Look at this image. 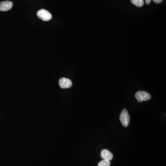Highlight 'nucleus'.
<instances>
[{
	"instance_id": "10",
	"label": "nucleus",
	"mask_w": 166,
	"mask_h": 166,
	"mask_svg": "<svg viewBox=\"0 0 166 166\" xmlns=\"http://www.w3.org/2000/svg\"><path fill=\"white\" fill-rule=\"evenodd\" d=\"M151 0H145V2L146 4L148 5V4H150L151 3Z\"/></svg>"
},
{
	"instance_id": "2",
	"label": "nucleus",
	"mask_w": 166,
	"mask_h": 166,
	"mask_svg": "<svg viewBox=\"0 0 166 166\" xmlns=\"http://www.w3.org/2000/svg\"><path fill=\"white\" fill-rule=\"evenodd\" d=\"M130 117L126 109L122 110L120 116V120L123 126L128 127L130 123Z\"/></svg>"
},
{
	"instance_id": "6",
	"label": "nucleus",
	"mask_w": 166,
	"mask_h": 166,
	"mask_svg": "<svg viewBox=\"0 0 166 166\" xmlns=\"http://www.w3.org/2000/svg\"><path fill=\"white\" fill-rule=\"evenodd\" d=\"M101 155L102 157L105 160H111L113 157V154L107 150H102L101 151Z\"/></svg>"
},
{
	"instance_id": "7",
	"label": "nucleus",
	"mask_w": 166,
	"mask_h": 166,
	"mask_svg": "<svg viewBox=\"0 0 166 166\" xmlns=\"http://www.w3.org/2000/svg\"><path fill=\"white\" fill-rule=\"evenodd\" d=\"M131 2L138 7H142L144 4V0H131Z\"/></svg>"
},
{
	"instance_id": "8",
	"label": "nucleus",
	"mask_w": 166,
	"mask_h": 166,
	"mask_svg": "<svg viewBox=\"0 0 166 166\" xmlns=\"http://www.w3.org/2000/svg\"><path fill=\"white\" fill-rule=\"evenodd\" d=\"M110 162L109 161L104 160L99 163L98 166H110Z\"/></svg>"
},
{
	"instance_id": "3",
	"label": "nucleus",
	"mask_w": 166,
	"mask_h": 166,
	"mask_svg": "<svg viewBox=\"0 0 166 166\" xmlns=\"http://www.w3.org/2000/svg\"><path fill=\"white\" fill-rule=\"evenodd\" d=\"M37 16L40 19L44 21H49L52 18V16L49 11L43 9L40 10L37 12Z\"/></svg>"
},
{
	"instance_id": "9",
	"label": "nucleus",
	"mask_w": 166,
	"mask_h": 166,
	"mask_svg": "<svg viewBox=\"0 0 166 166\" xmlns=\"http://www.w3.org/2000/svg\"><path fill=\"white\" fill-rule=\"evenodd\" d=\"M154 3L157 4L161 3L163 2V0H152Z\"/></svg>"
},
{
	"instance_id": "1",
	"label": "nucleus",
	"mask_w": 166,
	"mask_h": 166,
	"mask_svg": "<svg viewBox=\"0 0 166 166\" xmlns=\"http://www.w3.org/2000/svg\"><path fill=\"white\" fill-rule=\"evenodd\" d=\"M135 98L138 102H142L150 100L151 98V96L147 92L144 91H138L135 95Z\"/></svg>"
},
{
	"instance_id": "5",
	"label": "nucleus",
	"mask_w": 166,
	"mask_h": 166,
	"mask_svg": "<svg viewBox=\"0 0 166 166\" xmlns=\"http://www.w3.org/2000/svg\"><path fill=\"white\" fill-rule=\"evenodd\" d=\"M13 3L12 1H5L0 3V11H7L13 7Z\"/></svg>"
},
{
	"instance_id": "4",
	"label": "nucleus",
	"mask_w": 166,
	"mask_h": 166,
	"mask_svg": "<svg viewBox=\"0 0 166 166\" xmlns=\"http://www.w3.org/2000/svg\"><path fill=\"white\" fill-rule=\"evenodd\" d=\"M60 86L62 89L70 88L72 85V82L70 79L67 78H62L60 79L59 81Z\"/></svg>"
}]
</instances>
